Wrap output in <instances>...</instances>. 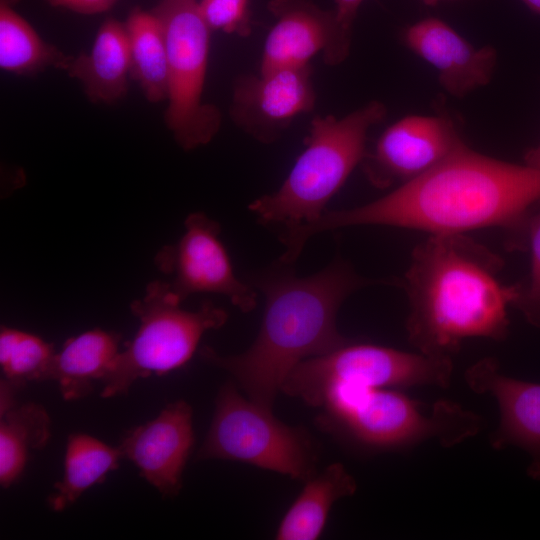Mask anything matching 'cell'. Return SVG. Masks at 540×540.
Returning a JSON list of instances; mask_svg holds the SVG:
<instances>
[{
  "instance_id": "cell-5",
  "label": "cell",
  "mask_w": 540,
  "mask_h": 540,
  "mask_svg": "<svg viewBox=\"0 0 540 540\" xmlns=\"http://www.w3.org/2000/svg\"><path fill=\"white\" fill-rule=\"evenodd\" d=\"M323 425L371 448H400L426 440L452 447L475 436L482 426L474 412L450 400L431 409L390 388L334 383L321 407Z\"/></svg>"
},
{
  "instance_id": "cell-21",
  "label": "cell",
  "mask_w": 540,
  "mask_h": 540,
  "mask_svg": "<svg viewBox=\"0 0 540 540\" xmlns=\"http://www.w3.org/2000/svg\"><path fill=\"white\" fill-rule=\"evenodd\" d=\"M72 58L42 39L7 0H1L0 67L3 71L20 76H31L50 67L66 71Z\"/></svg>"
},
{
  "instance_id": "cell-8",
  "label": "cell",
  "mask_w": 540,
  "mask_h": 540,
  "mask_svg": "<svg viewBox=\"0 0 540 540\" xmlns=\"http://www.w3.org/2000/svg\"><path fill=\"white\" fill-rule=\"evenodd\" d=\"M159 19L168 49L165 123L184 150L208 144L221 126L219 109L203 101L211 30L198 0H160Z\"/></svg>"
},
{
  "instance_id": "cell-12",
  "label": "cell",
  "mask_w": 540,
  "mask_h": 540,
  "mask_svg": "<svg viewBox=\"0 0 540 540\" xmlns=\"http://www.w3.org/2000/svg\"><path fill=\"white\" fill-rule=\"evenodd\" d=\"M316 101L311 68H280L237 78L230 117L261 143L276 141L299 115Z\"/></svg>"
},
{
  "instance_id": "cell-3",
  "label": "cell",
  "mask_w": 540,
  "mask_h": 540,
  "mask_svg": "<svg viewBox=\"0 0 540 540\" xmlns=\"http://www.w3.org/2000/svg\"><path fill=\"white\" fill-rule=\"evenodd\" d=\"M280 264L254 279L265 309L253 344L237 355H220L209 346L200 350L203 360L233 376L250 400L269 408L299 363L350 342L337 329V313L352 292L369 283L342 260L308 277Z\"/></svg>"
},
{
  "instance_id": "cell-22",
  "label": "cell",
  "mask_w": 540,
  "mask_h": 540,
  "mask_svg": "<svg viewBox=\"0 0 540 540\" xmlns=\"http://www.w3.org/2000/svg\"><path fill=\"white\" fill-rule=\"evenodd\" d=\"M121 457L119 447L109 446L87 434H71L66 446L64 474L49 497L50 507L54 511L67 508L83 492L116 469Z\"/></svg>"
},
{
  "instance_id": "cell-2",
  "label": "cell",
  "mask_w": 540,
  "mask_h": 540,
  "mask_svg": "<svg viewBox=\"0 0 540 540\" xmlns=\"http://www.w3.org/2000/svg\"><path fill=\"white\" fill-rule=\"evenodd\" d=\"M501 259L465 234H431L405 273L408 340L421 353L451 357L468 338L508 333L520 286L499 280Z\"/></svg>"
},
{
  "instance_id": "cell-24",
  "label": "cell",
  "mask_w": 540,
  "mask_h": 540,
  "mask_svg": "<svg viewBox=\"0 0 540 540\" xmlns=\"http://www.w3.org/2000/svg\"><path fill=\"white\" fill-rule=\"evenodd\" d=\"M56 354L37 335L1 326L0 366L5 380L21 390L30 381H44Z\"/></svg>"
},
{
  "instance_id": "cell-17",
  "label": "cell",
  "mask_w": 540,
  "mask_h": 540,
  "mask_svg": "<svg viewBox=\"0 0 540 540\" xmlns=\"http://www.w3.org/2000/svg\"><path fill=\"white\" fill-rule=\"evenodd\" d=\"M93 103L114 104L128 92L131 78L124 22L109 18L99 27L89 51L73 56L66 70Z\"/></svg>"
},
{
  "instance_id": "cell-29",
  "label": "cell",
  "mask_w": 540,
  "mask_h": 540,
  "mask_svg": "<svg viewBox=\"0 0 540 540\" xmlns=\"http://www.w3.org/2000/svg\"><path fill=\"white\" fill-rule=\"evenodd\" d=\"M524 161L526 165L540 169V144L527 151Z\"/></svg>"
},
{
  "instance_id": "cell-27",
  "label": "cell",
  "mask_w": 540,
  "mask_h": 540,
  "mask_svg": "<svg viewBox=\"0 0 540 540\" xmlns=\"http://www.w3.org/2000/svg\"><path fill=\"white\" fill-rule=\"evenodd\" d=\"M364 0H335L334 12L336 35L330 47L323 52L324 62L337 66L348 56L351 46L352 27L358 9Z\"/></svg>"
},
{
  "instance_id": "cell-16",
  "label": "cell",
  "mask_w": 540,
  "mask_h": 540,
  "mask_svg": "<svg viewBox=\"0 0 540 540\" xmlns=\"http://www.w3.org/2000/svg\"><path fill=\"white\" fill-rule=\"evenodd\" d=\"M275 18L263 47L260 71L309 66L310 60L333 43L336 22L310 0H271Z\"/></svg>"
},
{
  "instance_id": "cell-19",
  "label": "cell",
  "mask_w": 540,
  "mask_h": 540,
  "mask_svg": "<svg viewBox=\"0 0 540 540\" xmlns=\"http://www.w3.org/2000/svg\"><path fill=\"white\" fill-rule=\"evenodd\" d=\"M305 483L278 526V540L318 539L333 504L357 489L354 477L341 463L330 464Z\"/></svg>"
},
{
  "instance_id": "cell-10",
  "label": "cell",
  "mask_w": 540,
  "mask_h": 540,
  "mask_svg": "<svg viewBox=\"0 0 540 540\" xmlns=\"http://www.w3.org/2000/svg\"><path fill=\"white\" fill-rule=\"evenodd\" d=\"M184 232L155 255V265L171 278V290L183 302L197 293L224 295L243 312L257 305V293L234 273L226 248L219 238L218 222L204 213H191Z\"/></svg>"
},
{
  "instance_id": "cell-1",
  "label": "cell",
  "mask_w": 540,
  "mask_h": 540,
  "mask_svg": "<svg viewBox=\"0 0 540 540\" xmlns=\"http://www.w3.org/2000/svg\"><path fill=\"white\" fill-rule=\"evenodd\" d=\"M540 200V169L480 154L462 142L424 174L385 196L350 209L325 211L315 222L285 232L287 252L299 256L321 232L383 225L431 234H465L488 227L521 231Z\"/></svg>"
},
{
  "instance_id": "cell-18",
  "label": "cell",
  "mask_w": 540,
  "mask_h": 540,
  "mask_svg": "<svg viewBox=\"0 0 540 540\" xmlns=\"http://www.w3.org/2000/svg\"><path fill=\"white\" fill-rule=\"evenodd\" d=\"M120 340V334L98 328L69 338L56 352L46 380L58 383L65 400L87 396L113 365Z\"/></svg>"
},
{
  "instance_id": "cell-11",
  "label": "cell",
  "mask_w": 540,
  "mask_h": 540,
  "mask_svg": "<svg viewBox=\"0 0 540 540\" xmlns=\"http://www.w3.org/2000/svg\"><path fill=\"white\" fill-rule=\"evenodd\" d=\"M462 142L449 118L410 115L384 130L361 165L369 182L384 189L424 174Z\"/></svg>"
},
{
  "instance_id": "cell-25",
  "label": "cell",
  "mask_w": 540,
  "mask_h": 540,
  "mask_svg": "<svg viewBox=\"0 0 540 540\" xmlns=\"http://www.w3.org/2000/svg\"><path fill=\"white\" fill-rule=\"evenodd\" d=\"M198 5L211 31L239 36L250 34L249 0H198Z\"/></svg>"
},
{
  "instance_id": "cell-9",
  "label": "cell",
  "mask_w": 540,
  "mask_h": 540,
  "mask_svg": "<svg viewBox=\"0 0 540 540\" xmlns=\"http://www.w3.org/2000/svg\"><path fill=\"white\" fill-rule=\"evenodd\" d=\"M452 371L451 357L348 342L299 363L283 382L281 391L310 406L320 407L326 390L334 383L371 388L416 385L445 388Z\"/></svg>"
},
{
  "instance_id": "cell-23",
  "label": "cell",
  "mask_w": 540,
  "mask_h": 540,
  "mask_svg": "<svg viewBox=\"0 0 540 540\" xmlns=\"http://www.w3.org/2000/svg\"><path fill=\"white\" fill-rule=\"evenodd\" d=\"M50 417L39 404H16L0 414V483L12 485L22 474L31 451L49 441Z\"/></svg>"
},
{
  "instance_id": "cell-14",
  "label": "cell",
  "mask_w": 540,
  "mask_h": 540,
  "mask_svg": "<svg viewBox=\"0 0 540 540\" xmlns=\"http://www.w3.org/2000/svg\"><path fill=\"white\" fill-rule=\"evenodd\" d=\"M194 443L192 408L179 400L144 425L129 431L119 446L146 481L162 495L175 496Z\"/></svg>"
},
{
  "instance_id": "cell-26",
  "label": "cell",
  "mask_w": 540,
  "mask_h": 540,
  "mask_svg": "<svg viewBox=\"0 0 540 540\" xmlns=\"http://www.w3.org/2000/svg\"><path fill=\"white\" fill-rule=\"evenodd\" d=\"M531 250V274L527 288L520 289L515 304L533 325L540 327V208L525 224Z\"/></svg>"
},
{
  "instance_id": "cell-31",
  "label": "cell",
  "mask_w": 540,
  "mask_h": 540,
  "mask_svg": "<svg viewBox=\"0 0 540 540\" xmlns=\"http://www.w3.org/2000/svg\"><path fill=\"white\" fill-rule=\"evenodd\" d=\"M421 1L424 2L426 5L433 6V5L437 4L441 0H421Z\"/></svg>"
},
{
  "instance_id": "cell-20",
  "label": "cell",
  "mask_w": 540,
  "mask_h": 540,
  "mask_svg": "<svg viewBox=\"0 0 540 540\" xmlns=\"http://www.w3.org/2000/svg\"><path fill=\"white\" fill-rule=\"evenodd\" d=\"M131 79L148 102L160 103L168 96V49L162 25L151 11L134 8L127 17Z\"/></svg>"
},
{
  "instance_id": "cell-30",
  "label": "cell",
  "mask_w": 540,
  "mask_h": 540,
  "mask_svg": "<svg viewBox=\"0 0 540 540\" xmlns=\"http://www.w3.org/2000/svg\"><path fill=\"white\" fill-rule=\"evenodd\" d=\"M530 10L540 14V0H521Z\"/></svg>"
},
{
  "instance_id": "cell-7",
  "label": "cell",
  "mask_w": 540,
  "mask_h": 540,
  "mask_svg": "<svg viewBox=\"0 0 540 540\" xmlns=\"http://www.w3.org/2000/svg\"><path fill=\"white\" fill-rule=\"evenodd\" d=\"M198 457L240 461L304 482L316 473L318 458L308 431L281 422L272 408L243 397L232 382L217 395Z\"/></svg>"
},
{
  "instance_id": "cell-6",
  "label": "cell",
  "mask_w": 540,
  "mask_h": 540,
  "mask_svg": "<svg viewBox=\"0 0 540 540\" xmlns=\"http://www.w3.org/2000/svg\"><path fill=\"white\" fill-rule=\"evenodd\" d=\"M181 303L169 282L159 280L150 282L144 296L131 303L139 327L101 380L102 397L126 394L140 378L183 366L203 334L227 321V312L209 301L194 311L183 309Z\"/></svg>"
},
{
  "instance_id": "cell-13",
  "label": "cell",
  "mask_w": 540,
  "mask_h": 540,
  "mask_svg": "<svg viewBox=\"0 0 540 540\" xmlns=\"http://www.w3.org/2000/svg\"><path fill=\"white\" fill-rule=\"evenodd\" d=\"M464 379L471 390L497 402L500 419L490 436L492 448L523 449L530 456L528 475L540 481V384L503 374L493 358L474 363Z\"/></svg>"
},
{
  "instance_id": "cell-28",
  "label": "cell",
  "mask_w": 540,
  "mask_h": 540,
  "mask_svg": "<svg viewBox=\"0 0 540 540\" xmlns=\"http://www.w3.org/2000/svg\"><path fill=\"white\" fill-rule=\"evenodd\" d=\"M51 6L61 7L84 15H94L110 10L117 0H45Z\"/></svg>"
},
{
  "instance_id": "cell-4",
  "label": "cell",
  "mask_w": 540,
  "mask_h": 540,
  "mask_svg": "<svg viewBox=\"0 0 540 540\" xmlns=\"http://www.w3.org/2000/svg\"><path fill=\"white\" fill-rule=\"evenodd\" d=\"M386 113L382 102L371 101L341 118L315 117L305 147L281 186L249 205L258 221L281 224L285 230L317 221L361 164L368 131Z\"/></svg>"
},
{
  "instance_id": "cell-15",
  "label": "cell",
  "mask_w": 540,
  "mask_h": 540,
  "mask_svg": "<svg viewBox=\"0 0 540 540\" xmlns=\"http://www.w3.org/2000/svg\"><path fill=\"white\" fill-rule=\"evenodd\" d=\"M404 41L436 69L441 86L453 96L464 97L492 78L496 50L489 45L475 48L441 19L416 22L406 29Z\"/></svg>"
}]
</instances>
